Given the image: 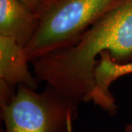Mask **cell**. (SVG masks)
I'll return each mask as SVG.
<instances>
[{
  "label": "cell",
  "instance_id": "cell-1",
  "mask_svg": "<svg viewBox=\"0 0 132 132\" xmlns=\"http://www.w3.org/2000/svg\"><path fill=\"white\" fill-rule=\"evenodd\" d=\"M104 52L118 63L132 57V0H117L75 43L32 60L34 73L78 105L91 101L96 58Z\"/></svg>",
  "mask_w": 132,
  "mask_h": 132
},
{
  "label": "cell",
  "instance_id": "cell-2",
  "mask_svg": "<svg viewBox=\"0 0 132 132\" xmlns=\"http://www.w3.org/2000/svg\"><path fill=\"white\" fill-rule=\"evenodd\" d=\"M117 0H53L45 5L32 40L25 47L29 61L71 46Z\"/></svg>",
  "mask_w": 132,
  "mask_h": 132
},
{
  "label": "cell",
  "instance_id": "cell-3",
  "mask_svg": "<svg viewBox=\"0 0 132 132\" xmlns=\"http://www.w3.org/2000/svg\"><path fill=\"white\" fill-rule=\"evenodd\" d=\"M5 132H73L77 105L49 86L40 93L21 85L8 101L1 104Z\"/></svg>",
  "mask_w": 132,
  "mask_h": 132
},
{
  "label": "cell",
  "instance_id": "cell-4",
  "mask_svg": "<svg viewBox=\"0 0 132 132\" xmlns=\"http://www.w3.org/2000/svg\"><path fill=\"white\" fill-rule=\"evenodd\" d=\"M29 61L24 46L13 38L0 35L1 85L13 89L23 85L35 90L38 81L29 69Z\"/></svg>",
  "mask_w": 132,
  "mask_h": 132
},
{
  "label": "cell",
  "instance_id": "cell-5",
  "mask_svg": "<svg viewBox=\"0 0 132 132\" xmlns=\"http://www.w3.org/2000/svg\"><path fill=\"white\" fill-rule=\"evenodd\" d=\"M39 25V16L21 0H0V35L26 47Z\"/></svg>",
  "mask_w": 132,
  "mask_h": 132
},
{
  "label": "cell",
  "instance_id": "cell-6",
  "mask_svg": "<svg viewBox=\"0 0 132 132\" xmlns=\"http://www.w3.org/2000/svg\"><path fill=\"white\" fill-rule=\"evenodd\" d=\"M100 57L95 70V87L91 101L109 114H114L116 112V104L109 87L118 78L132 73V61L127 63L116 62L108 52L102 53Z\"/></svg>",
  "mask_w": 132,
  "mask_h": 132
},
{
  "label": "cell",
  "instance_id": "cell-7",
  "mask_svg": "<svg viewBox=\"0 0 132 132\" xmlns=\"http://www.w3.org/2000/svg\"><path fill=\"white\" fill-rule=\"evenodd\" d=\"M21 1L24 5H27L33 13H35L40 17L43 10L45 7L44 0H21Z\"/></svg>",
  "mask_w": 132,
  "mask_h": 132
},
{
  "label": "cell",
  "instance_id": "cell-8",
  "mask_svg": "<svg viewBox=\"0 0 132 132\" xmlns=\"http://www.w3.org/2000/svg\"><path fill=\"white\" fill-rule=\"evenodd\" d=\"M125 131L126 132H132V123L128 124L126 126L125 128Z\"/></svg>",
  "mask_w": 132,
  "mask_h": 132
},
{
  "label": "cell",
  "instance_id": "cell-9",
  "mask_svg": "<svg viewBox=\"0 0 132 132\" xmlns=\"http://www.w3.org/2000/svg\"><path fill=\"white\" fill-rule=\"evenodd\" d=\"M45 1V5H47L48 3H49L50 2H52V1H53V0H44Z\"/></svg>",
  "mask_w": 132,
  "mask_h": 132
}]
</instances>
